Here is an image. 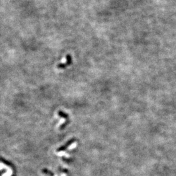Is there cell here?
Returning <instances> with one entry per match:
<instances>
[{"instance_id": "1", "label": "cell", "mask_w": 176, "mask_h": 176, "mask_svg": "<svg viewBox=\"0 0 176 176\" xmlns=\"http://www.w3.org/2000/svg\"><path fill=\"white\" fill-rule=\"evenodd\" d=\"M66 62L64 63H59V65H57V67L59 69H62L65 68V67H68L72 63V57L71 55H67L66 56Z\"/></svg>"}]
</instances>
